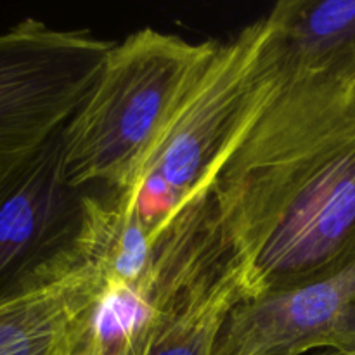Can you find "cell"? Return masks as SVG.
<instances>
[{"instance_id": "9", "label": "cell", "mask_w": 355, "mask_h": 355, "mask_svg": "<svg viewBox=\"0 0 355 355\" xmlns=\"http://www.w3.org/2000/svg\"><path fill=\"white\" fill-rule=\"evenodd\" d=\"M350 350H322V352H318L315 355H349Z\"/></svg>"}, {"instance_id": "8", "label": "cell", "mask_w": 355, "mask_h": 355, "mask_svg": "<svg viewBox=\"0 0 355 355\" xmlns=\"http://www.w3.org/2000/svg\"><path fill=\"white\" fill-rule=\"evenodd\" d=\"M277 7L288 64H324L355 49V0H284Z\"/></svg>"}, {"instance_id": "3", "label": "cell", "mask_w": 355, "mask_h": 355, "mask_svg": "<svg viewBox=\"0 0 355 355\" xmlns=\"http://www.w3.org/2000/svg\"><path fill=\"white\" fill-rule=\"evenodd\" d=\"M217 42L142 28L114 44L96 87L62 130L69 186L128 189Z\"/></svg>"}, {"instance_id": "7", "label": "cell", "mask_w": 355, "mask_h": 355, "mask_svg": "<svg viewBox=\"0 0 355 355\" xmlns=\"http://www.w3.org/2000/svg\"><path fill=\"white\" fill-rule=\"evenodd\" d=\"M106 302L103 277L80 260L0 302V355H97Z\"/></svg>"}, {"instance_id": "5", "label": "cell", "mask_w": 355, "mask_h": 355, "mask_svg": "<svg viewBox=\"0 0 355 355\" xmlns=\"http://www.w3.org/2000/svg\"><path fill=\"white\" fill-rule=\"evenodd\" d=\"M61 134L0 170V302L82 260L87 193L66 179Z\"/></svg>"}, {"instance_id": "1", "label": "cell", "mask_w": 355, "mask_h": 355, "mask_svg": "<svg viewBox=\"0 0 355 355\" xmlns=\"http://www.w3.org/2000/svg\"><path fill=\"white\" fill-rule=\"evenodd\" d=\"M208 200L253 298L354 266L355 49L324 64L286 62Z\"/></svg>"}, {"instance_id": "10", "label": "cell", "mask_w": 355, "mask_h": 355, "mask_svg": "<svg viewBox=\"0 0 355 355\" xmlns=\"http://www.w3.org/2000/svg\"><path fill=\"white\" fill-rule=\"evenodd\" d=\"M349 355H355V349L350 350V354H349Z\"/></svg>"}, {"instance_id": "2", "label": "cell", "mask_w": 355, "mask_h": 355, "mask_svg": "<svg viewBox=\"0 0 355 355\" xmlns=\"http://www.w3.org/2000/svg\"><path fill=\"white\" fill-rule=\"evenodd\" d=\"M279 7L217 44L180 103L151 156L128 189L114 193L139 203L158 238L165 225L201 194L284 78Z\"/></svg>"}, {"instance_id": "6", "label": "cell", "mask_w": 355, "mask_h": 355, "mask_svg": "<svg viewBox=\"0 0 355 355\" xmlns=\"http://www.w3.org/2000/svg\"><path fill=\"white\" fill-rule=\"evenodd\" d=\"M355 349V263L239 304L214 355H307Z\"/></svg>"}, {"instance_id": "4", "label": "cell", "mask_w": 355, "mask_h": 355, "mask_svg": "<svg viewBox=\"0 0 355 355\" xmlns=\"http://www.w3.org/2000/svg\"><path fill=\"white\" fill-rule=\"evenodd\" d=\"M113 45L33 17L0 33V170L64 130Z\"/></svg>"}]
</instances>
